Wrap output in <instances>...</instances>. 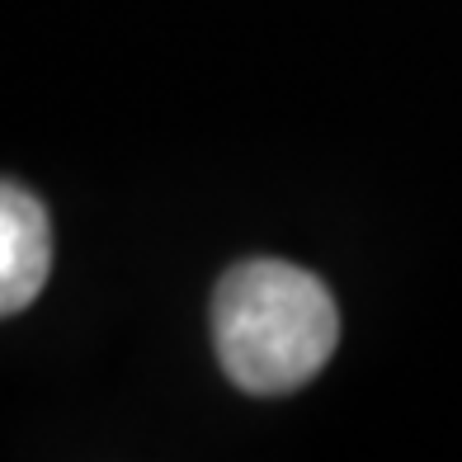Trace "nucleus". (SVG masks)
Masks as SVG:
<instances>
[{"mask_svg": "<svg viewBox=\"0 0 462 462\" xmlns=\"http://www.w3.org/2000/svg\"><path fill=\"white\" fill-rule=\"evenodd\" d=\"M340 345L330 288L288 260L231 264L213 292V349L222 373L250 396L307 387Z\"/></svg>", "mask_w": 462, "mask_h": 462, "instance_id": "nucleus-1", "label": "nucleus"}, {"mask_svg": "<svg viewBox=\"0 0 462 462\" xmlns=\"http://www.w3.org/2000/svg\"><path fill=\"white\" fill-rule=\"evenodd\" d=\"M52 274V222L29 189L0 180V321L24 311Z\"/></svg>", "mask_w": 462, "mask_h": 462, "instance_id": "nucleus-2", "label": "nucleus"}]
</instances>
